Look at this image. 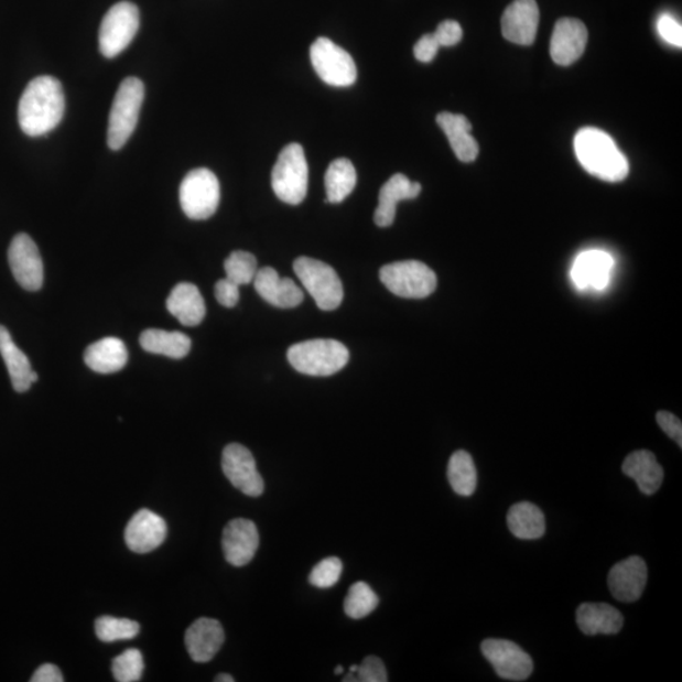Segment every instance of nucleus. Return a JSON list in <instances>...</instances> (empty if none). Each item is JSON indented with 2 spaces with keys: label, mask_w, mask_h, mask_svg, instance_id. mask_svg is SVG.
<instances>
[{
  "label": "nucleus",
  "mask_w": 682,
  "mask_h": 682,
  "mask_svg": "<svg viewBox=\"0 0 682 682\" xmlns=\"http://www.w3.org/2000/svg\"><path fill=\"white\" fill-rule=\"evenodd\" d=\"M258 295L280 308H293L304 301V292L291 279L280 278L271 267L258 270L253 281Z\"/></svg>",
  "instance_id": "412c9836"
},
{
  "label": "nucleus",
  "mask_w": 682,
  "mask_h": 682,
  "mask_svg": "<svg viewBox=\"0 0 682 682\" xmlns=\"http://www.w3.org/2000/svg\"><path fill=\"white\" fill-rule=\"evenodd\" d=\"M293 270L318 308L333 311L338 308L344 297L343 283L333 267L317 259L300 257L293 262Z\"/></svg>",
  "instance_id": "423d86ee"
},
{
  "label": "nucleus",
  "mask_w": 682,
  "mask_h": 682,
  "mask_svg": "<svg viewBox=\"0 0 682 682\" xmlns=\"http://www.w3.org/2000/svg\"><path fill=\"white\" fill-rule=\"evenodd\" d=\"M140 343L145 351L172 359H183L192 349V339L180 332L149 329L142 333Z\"/></svg>",
  "instance_id": "c756f323"
},
{
  "label": "nucleus",
  "mask_w": 682,
  "mask_h": 682,
  "mask_svg": "<svg viewBox=\"0 0 682 682\" xmlns=\"http://www.w3.org/2000/svg\"><path fill=\"white\" fill-rule=\"evenodd\" d=\"M574 150L585 171L608 183H619L629 174L627 158L600 129L586 127L576 133Z\"/></svg>",
  "instance_id": "f03ea898"
},
{
  "label": "nucleus",
  "mask_w": 682,
  "mask_h": 682,
  "mask_svg": "<svg viewBox=\"0 0 682 682\" xmlns=\"http://www.w3.org/2000/svg\"><path fill=\"white\" fill-rule=\"evenodd\" d=\"M658 424L663 430V433L670 436L673 442H676L679 446H682V424L681 420L671 412L660 411L656 414Z\"/></svg>",
  "instance_id": "79ce46f5"
},
{
  "label": "nucleus",
  "mask_w": 682,
  "mask_h": 682,
  "mask_svg": "<svg viewBox=\"0 0 682 682\" xmlns=\"http://www.w3.org/2000/svg\"><path fill=\"white\" fill-rule=\"evenodd\" d=\"M65 115V94L62 83L52 76H39L24 89L19 106V122L30 137L54 131Z\"/></svg>",
  "instance_id": "f257e3e1"
},
{
  "label": "nucleus",
  "mask_w": 682,
  "mask_h": 682,
  "mask_svg": "<svg viewBox=\"0 0 682 682\" xmlns=\"http://www.w3.org/2000/svg\"><path fill=\"white\" fill-rule=\"evenodd\" d=\"M343 574V563L339 557H326L311 572L308 582L316 588L327 589L338 584Z\"/></svg>",
  "instance_id": "e433bc0d"
},
{
  "label": "nucleus",
  "mask_w": 682,
  "mask_h": 682,
  "mask_svg": "<svg viewBox=\"0 0 682 682\" xmlns=\"http://www.w3.org/2000/svg\"><path fill=\"white\" fill-rule=\"evenodd\" d=\"M113 676L119 682L140 681L144 671L143 656L140 650L129 649L111 663Z\"/></svg>",
  "instance_id": "c9c22d12"
},
{
  "label": "nucleus",
  "mask_w": 682,
  "mask_h": 682,
  "mask_svg": "<svg viewBox=\"0 0 682 682\" xmlns=\"http://www.w3.org/2000/svg\"><path fill=\"white\" fill-rule=\"evenodd\" d=\"M649 569L640 556H631L610 569L608 585L613 597L621 603H634L642 597Z\"/></svg>",
  "instance_id": "2eb2a0df"
},
{
  "label": "nucleus",
  "mask_w": 682,
  "mask_h": 682,
  "mask_svg": "<svg viewBox=\"0 0 682 682\" xmlns=\"http://www.w3.org/2000/svg\"><path fill=\"white\" fill-rule=\"evenodd\" d=\"M539 22L537 0H515L502 17L504 37L517 45L530 46L537 40Z\"/></svg>",
  "instance_id": "f3484780"
},
{
  "label": "nucleus",
  "mask_w": 682,
  "mask_h": 682,
  "mask_svg": "<svg viewBox=\"0 0 682 682\" xmlns=\"http://www.w3.org/2000/svg\"><path fill=\"white\" fill-rule=\"evenodd\" d=\"M379 598L376 592L365 582L353 584L344 600V611L349 618H366L376 610Z\"/></svg>",
  "instance_id": "473e14b6"
},
{
  "label": "nucleus",
  "mask_w": 682,
  "mask_h": 682,
  "mask_svg": "<svg viewBox=\"0 0 682 682\" xmlns=\"http://www.w3.org/2000/svg\"><path fill=\"white\" fill-rule=\"evenodd\" d=\"M576 624L586 636L617 635L624 627V616L606 603H583L576 610Z\"/></svg>",
  "instance_id": "5701e85b"
},
{
  "label": "nucleus",
  "mask_w": 682,
  "mask_h": 682,
  "mask_svg": "<svg viewBox=\"0 0 682 682\" xmlns=\"http://www.w3.org/2000/svg\"><path fill=\"white\" fill-rule=\"evenodd\" d=\"M615 259L604 250L592 249L576 257L572 278L580 290H604L608 286Z\"/></svg>",
  "instance_id": "6ab92c4d"
},
{
  "label": "nucleus",
  "mask_w": 682,
  "mask_h": 682,
  "mask_svg": "<svg viewBox=\"0 0 682 682\" xmlns=\"http://www.w3.org/2000/svg\"><path fill=\"white\" fill-rule=\"evenodd\" d=\"M65 681L62 671L55 664L46 663L33 673L31 682H63Z\"/></svg>",
  "instance_id": "c03bdc74"
},
{
  "label": "nucleus",
  "mask_w": 682,
  "mask_h": 682,
  "mask_svg": "<svg viewBox=\"0 0 682 682\" xmlns=\"http://www.w3.org/2000/svg\"><path fill=\"white\" fill-rule=\"evenodd\" d=\"M481 652L497 675L505 680L523 681L529 679L533 671L530 654L512 641L488 638L481 643Z\"/></svg>",
  "instance_id": "f8f14e48"
},
{
  "label": "nucleus",
  "mask_w": 682,
  "mask_h": 682,
  "mask_svg": "<svg viewBox=\"0 0 682 682\" xmlns=\"http://www.w3.org/2000/svg\"><path fill=\"white\" fill-rule=\"evenodd\" d=\"M95 634L107 643L132 640L140 634V625L132 619L102 616L95 621Z\"/></svg>",
  "instance_id": "72a5a7b5"
},
{
  "label": "nucleus",
  "mask_w": 682,
  "mask_h": 682,
  "mask_svg": "<svg viewBox=\"0 0 682 682\" xmlns=\"http://www.w3.org/2000/svg\"><path fill=\"white\" fill-rule=\"evenodd\" d=\"M447 479L456 495L470 497L477 490L478 474L469 453L455 452L447 465Z\"/></svg>",
  "instance_id": "2f4dec72"
},
{
  "label": "nucleus",
  "mask_w": 682,
  "mask_h": 682,
  "mask_svg": "<svg viewBox=\"0 0 682 682\" xmlns=\"http://www.w3.org/2000/svg\"><path fill=\"white\" fill-rule=\"evenodd\" d=\"M357 682H386L388 681L385 663L377 656H368L361 662L356 672Z\"/></svg>",
  "instance_id": "4c0bfd02"
},
{
  "label": "nucleus",
  "mask_w": 682,
  "mask_h": 682,
  "mask_svg": "<svg viewBox=\"0 0 682 682\" xmlns=\"http://www.w3.org/2000/svg\"><path fill=\"white\" fill-rule=\"evenodd\" d=\"M440 48L439 42L436 41L434 33L425 34L422 36L416 45L413 47L414 57L419 59L421 63H431L437 55V51Z\"/></svg>",
  "instance_id": "37998d69"
},
{
  "label": "nucleus",
  "mask_w": 682,
  "mask_h": 682,
  "mask_svg": "<svg viewBox=\"0 0 682 682\" xmlns=\"http://www.w3.org/2000/svg\"><path fill=\"white\" fill-rule=\"evenodd\" d=\"M0 354L10 372L13 388L17 392H28L39 376L31 367L30 359L17 347L7 327L0 325Z\"/></svg>",
  "instance_id": "a878e982"
},
{
  "label": "nucleus",
  "mask_w": 682,
  "mask_h": 682,
  "mask_svg": "<svg viewBox=\"0 0 682 682\" xmlns=\"http://www.w3.org/2000/svg\"><path fill=\"white\" fill-rule=\"evenodd\" d=\"M310 58L316 74L327 85L347 88L357 80L353 57L329 39H317L310 47Z\"/></svg>",
  "instance_id": "9d476101"
},
{
  "label": "nucleus",
  "mask_w": 682,
  "mask_h": 682,
  "mask_svg": "<svg viewBox=\"0 0 682 682\" xmlns=\"http://www.w3.org/2000/svg\"><path fill=\"white\" fill-rule=\"evenodd\" d=\"M507 523L513 537L521 540H538L545 534L546 522L541 509L530 502H521L508 511Z\"/></svg>",
  "instance_id": "c85d7f7f"
},
{
  "label": "nucleus",
  "mask_w": 682,
  "mask_h": 682,
  "mask_svg": "<svg viewBox=\"0 0 682 682\" xmlns=\"http://www.w3.org/2000/svg\"><path fill=\"white\" fill-rule=\"evenodd\" d=\"M140 29V11L131 2L110 8L100 25L99 47L102 56L113 58L131 45Z\"/></svg>",
  "instance_id": "1a4fd4ad"
},
{
  "label": "nucleus",
  "mask_w": 682,
  "mask_h": 682,
  "mask_svg": "<svg viewBox=\"0 0 682 682\" xmlns=\"http://www.w3.org/2000/svg\"><path fill=\"white\" fill-rule=\"evenodd\" d=\"M221 468L231 485L241 494L249 497L263 495V478L257 469L255 456L246 446L230 444L224 448Z\"/></svg>",
  "instance_id": "9b49d317"
},
{
  "label": "nucleus",
  "mask_w": 682,
  "mask_h": 682,
  "mask_svg": "<svg viewBox=\"0 0 682 682\" xmlns=\"http://www.w3.org/2000/svg\"><path fill=\"white\" fill-rule=\"evenodd\" d=\"M358 664H353L349 672L356 673L358 671Z\"/></svg>",
  "instance_id": "de8ad7c7"
},
{
  "label": "nucleus",
  "mask_w": 682,
  "mask_h": 682,
  "mask_svg": "<svg viewBox=\"0 0 682 682\" xmlns=\"http://www.w3.org/2000/svg\"><path fill=\"white\" fill-rule=\"evenodd\" d=\"M226 641L220 621L212 618H201L188 627L185 645L190 658L195 662L205 663L215 658Z\"/></svg>",
  "instance_id": "aec40b11"
},
{
  "label": "nucleus",
  "mask_w": 682,
  "mask_h": 682,
  "mask_svg": "<svg viewBox=\"0 0 682 682\" xmlns=\"http://www.w3.org/2000/svg\"><path fill=\"white\" fill-rule=\"evenodd\" d=\"M215 681H217V682H235V679H232L230 675H228V673H220V675H218L217 679H215Z\"/></svg>",
  "instance_id": "a18cd8bd"
},
{
  "label": "nucleus",
  "mask_w": 682,
  "mask_h": 682,
  "mask_svg": "<svg viewBox=\"0 0 682 682\" xmlns=\"http://www.w3.org/2000/svg\"><path fill=\"white\" fill-rule=\"evenodd\" d=\"M357 185V171L347 159L331 163L325 175L326 203L339 204L345 201Z\"/></svg>",
  "instance_id": "7c9ffc66"
},
{
  "label": "nucleus",
  "mask_w": 682,
  "mask_h": 682,
  "mask_svg": "<svg viewBox=\"0 0 682 682\" xmlns=\"http://www.w3.org/2000/svg\"><path fill=\"white\" fill-rule=\"evenodd\" d=\"M343 672H344V669H343V667H340V664H339V667H336V669L334 671L335 675H340V673H343Z\"/></svg>",
  "instance_id": "49530a36"
},
{
  "label": "nucleus",
  "mask_w": 682,
  "mask_h": 682,
  "mask_svg": "<svg viewBox=\"0 0 682 682\" xmlns=\"http://www.w3.org/2000/svg\"><path fill=\"white\" fill-rule=\"evenodd\" d=\"M434 36L440 47H452L462 41L463 30L459 23L455 21H445L439 24Z\"/></svg>",
  "instance_id": "ea45409f"
},
{
  "label": "nucleus",
  "mask_w": 682,
  "mask_h": 682,
  "mask_svg": "<svg viewBox=\"0 0 682 682\" xmlns=\"http://www.w3.org/2000/svg\"><path fill=\"white\" fill-rule=\"evenodd\" d=\"M224 270H226L228 280L237 283L238 286H243L256 279L257 259L245 250H236L227 258Z\"/></svg>",
  "instance_id": "f704fd0d"
},
{
  "label": "nucleus",
  "mask_w": 682,
  "mask_h": 682,
  "mask_svg": "<svg viewBox=\"0 0 682 682\" xmlns=\"http://www.w3.org/2000/svg\"><path fill=\"white\" fill-rule=\"evenodd\" d=\"M8 261L17 282L28 291H39L43 284V262L33 239L21 232L8 250Z\"/></svg>",
  "instance_id": "ddd939ff"
},
{
  "label": "nucleus",
  "mask_w": 682,
  "mask_h": 682,
  "mask_svg": "<svg viewBox=\"0 0 682 682\" xmlns=\"http://www.w3.org/2000/svg\"><path fill=\"white\" fill-rule=\"evenodd\" d=\"M84 360L94 372L110 375L122 370L128 361L125 343L118 338H104L85 350Z\"/></svg>",
  "instance_id": "cd10ccee"
},
{
  "label": "nucleus",
  "mask_w": 682,
  "mask_h": 682,
  "mask_svg": "<svg viewBox=\"0 0 682 682\" xmlns=\"http://www.w3.org/2000/svg\"><path fill=\"white\" fill-rule=\"evenodd\" d=\"M421 185L412 183L402 174L393 175L379 192V204L375 213V223L378 227H391L396 218L397 204L416 198L421 193Z\"/></svg>",
  "instance_id": "4be33fe9"
},
{
  "label": "nucleus",
  "mask_w": 682,
  "mask_h": 682,
  "mask_svg": "<svg viewBox=\"0 0 682 682\" xmlns=\"http://www.w3.org/2000/svg\"><path fill=\"white\" fill-rule=\"evenodd\" d=\"M385 286L403 299H425L434 293L437 278L433 270L419 261L394 262L379 272Z\"/></svg>",
  "instance_id": "6e6552de"
},
{
  "label": "nucleus",
  "mask_w": 682,
  "mask_h": 682,
  "mask_svg": "<svg viewBox=\"0 0 682 682\" xmlns=\"http://www.w3.org/2000/svg\"><path fill=\"white\" fill-rule=\"evenodd\" d=\"M588 43V30L575 19H563L555 24L550 43V54L554 63L569 66L577 62Z\"/></svg>",
  "instance_id": "a211bd4d"
},
{
  "label": "nucleus",
  "mask_w": 682,
  "mask_h": 682,
  "mask_svg": "<svg viewBox=\"0 0 682 682\" xmlns=\"http://www.w3.org/2000/svg\"><path fill=\"white\" fill-rule=\"evenodd\" d=\"M660 36L672 46L681 47L682 28L681 24L670 14H662L658 21Z\"/></svg>",
  "instance_id": "58836bf2"
},
{
  "label": "nucleus",
  "mask_w": 682,
  "mask_h": 682,
  "mask_svg": "<svg viewBox=\"0 0 682 682\" xmlns=\"http://www.w3.org/2000/svg\"><path fill=\"white\" fill-rule=\"evenodd\" d=\"M621 470L637 483L638 488L646 496L654 495L662 486L664 477L662 466L656 459L654 454L649 451L629 454L621 465Z\"/></svg>",
  "instance_id": "393cba45"
},
{
  "label": "nucleus",
  "mask_w": 682,
  "mask_h": 682,
  "mask_svg": "<svg viewBox=\"0 0 682 682\" xmlns=\"http://www.w3.org/2000/svg\"><path fill=\"white\" fill-rule=\"evenodd\" d=\"M167 538V523L161 516L141 509L128 522L125 539L136 554H149L160 548Z\"/></svg>",
  "instance_id": "4468645a"
},
{
  "label": "nucleus",
  "mask_w": 682,
  "mask_h": 682,
  "mask_svg": "<svg viewBox=\"0 0 682 682\" xmlns=\"http://www.w3.org/2000/svg\"><path fill=\"white\" fill-rule=\"evenodd\" d=\"M167 310L172 316L185 326L202 324L206 314L205 301L201 291L193 283H178L171 291L166 301Z\"/></svg>",
  "instance_id": "bb28decb"
},
{
  "label": "nucleus",
  "mask_w": 682,
  "mask_h": 682,
  "mask_svg": "<svg viewBox=\"0 0 682 682\" xmlns=\"http://www.w3.org/2000/svg\"><path fill=\"white\" fill-rule=\"evenodd\" d=\"M239 288L237 283L223 279L215 284V297L224 307H235L239 301Z\"/></svg>",
  "instance_id": "a19ab883"
},
{
  "label": "nucleus",
  "mask_w": 682,
  "mask_h": 682,
  "mask_svg": "<svg viewBox=\"0 0 682 682\" xmlns=\"http://www.w3.org/2000/svg\"><path fill=\"white\" fill-rule=\"evenodd\" d=\"M220 203V184L214 172L196 169L188 172L180 186V204L186 217L205 220L213 217Z\"/></svg>",
  "instance_id": "0eeeda50"
},
{
  "label": "nucleus",
  "mask_w": 682,
  "mask_h": 682,
  "mask_svg": "<svg viewBox=\"0 0 682 682\" xmlns=\"http://www.w3.org/2000/svg\"><path fill=\"white\" fill-rule=\"evenodd\" d=\"M436 122L446 134L457 159L465 163L477 160L479 145L476 138L472 136V125L468 119L444 111L437 116Z\"/></svg>",
  "instance_id": "b1692460"
},
{
  "label": "nucleus",
  "mask_w": 682,
  "mask_h": 682,
  "mask_svg": "<svg viewBox=\"0 0 682 682\" xmlns=\"http://www.w3.org/2000/svg\"><path fill=\"white\" fill-rule=\"evenodd\" d=\"M288 358L290 365L302 375L327 377L347 366L349 350L340 342L314 339L292 345Z\"/></svg>",
  "instance_id": "7ed1b4c3"
},
{
  "label": "nucleus",
  "mask_w": 682,
  "mask_h": 682,
  "mask_svg": "<svg viewBox=\"0 0 682 682\" xmlns=\"http://www.w3.org/2000/svg\"><path fill=\"white\" fill-rule=\"evenodd\" d=\"M272 187L281 202L299 205L305 201L308 187V166L304 149L291 143L282 150L272 171Z\"/></svg>",
  "instance_id": "39448f33"
},
{
  "label": "nucleus",
  "mask_w": 682,
  "mask_h": 682,
  "mask_svg": "<svg viewBox=\"0 0 682 682\" xmlns=\"http://www.w3.org/2000/svg\"><path fill=\"white\" fill-rule=\"evenodd\" d=\"M144 100V84L137 77H127L119 85L108 122V145L110 150H122L140 119Z\"/></svg>",
  "instance_id": "20e7f679"
},
{
  "label": "nucleus",
  "mask_w": 682,
  "mask_h": 682,
  "mask_svg": "<svg viewBox=\"0 0 682 682\" xmlns=\"http://www.w3.org/2000/svg\"><path fill=\"white\" fill-rule=\"evenodd\" d=\"M224 556L232 566H246L259 548V533L255 522L246 518L230 521L223 532Z\"/></svg>",
  "instance_id": "dca6fc26"
}]
</instances>
